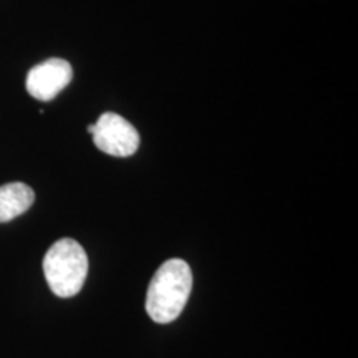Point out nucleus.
Wrapping results in <instances>:
<instances>
[{"label": "nucleus", "instance_id": "nucleus-1", "mask_svg": "<svg viewBox=\"0 0 358 358\" xmlns=\"http://www.w3.org/2000/svg\"><path fill=\"white\" fill-rule=\"evenodd\" d=\"M192 289V272L182 259H169L150 282L146 312L158 324L176 320L185 310Z\"/></svg>", "mask_w": 358, "mask_h": 358}, {"label": "nucleus", "instance_id": "nucleus-2", "mask_svg": "<svg viewBox=\"0 0 358 358\" xmlns=\"http://www.w3.org/2000/svg\"><path fill=\"white\" fill-rule=\"evenodd\" d=\"M43 274L57 297L77 295L88 275V256L82 244L70 237L57 241L43 257Z\"/></svg>", "mask_w": 358, "mask_h": 358}, {"label": "nucleus", "instance_id": "nucleus-3", "mask_svg": "<svg viewBox=\"0 0 358 358\" xmlns=\"http://www.w3.org/2000/svg\"><path fill=\"white\" fill-rule=\"evenodd\" d=\"M88 133L98 150L115 158H128L140 148V133L116 113H103L95 124H90Z\"/></svg>", "mask_w": 358, "mask_h": 358}, {"label": "nucleus", "instance_id": "nucleus-4", "mask_svg": "<svg viewBox=\"0 0 358 358\" xmlns=\"http://www.w3.org/2000/svg\"><path fill=\"white\" fill-rule=\"evenodd\" d=\"M73 78V70L66 60L50 58L27 75V92L38 101H50Z\"/></svg>", "mask_w": 358, "mask_h": 358}, {"label": "nucleus", "instance_id": "nucleus-5", "mask_svg": "<svg viewBox=\"0 0 358 358\" xmlns=\"http://www.w3.org/2000/svg\"><path fill=\"white\" fill-rule=\"evenodd\" d=\"M35 201V192L24 182H8L0 186V222L19 217Z\"/></svg>", "mask_w": 358, "mask_h": 358}]
</instances>
